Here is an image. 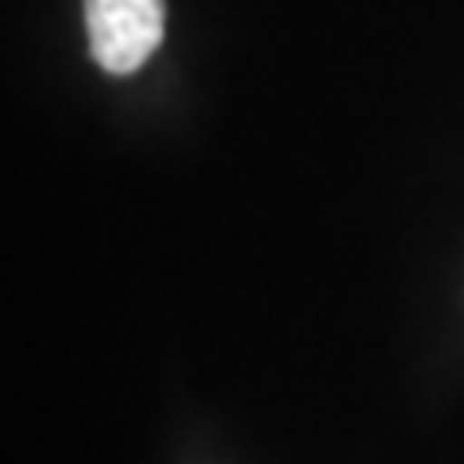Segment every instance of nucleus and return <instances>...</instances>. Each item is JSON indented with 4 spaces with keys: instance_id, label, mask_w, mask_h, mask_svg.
<instances>
[{
    "instance_id": "nucleus-1",
    "label": "nucleus",
    "mask_w": 464,
    "mask_h": 464,
    "mask_svg": "<svg viewBox=\"0 0 464 464\" xmlns=\"http://www.w3.org/2000/svg\"><path fill=\"white\" fill-rule=\"evenodd\" d=\"M85 32L105 74H136L167 35V0H85Z\"/></svg>"
}]
</instances>
